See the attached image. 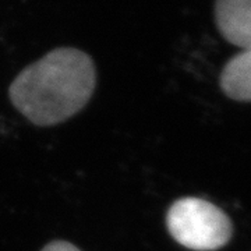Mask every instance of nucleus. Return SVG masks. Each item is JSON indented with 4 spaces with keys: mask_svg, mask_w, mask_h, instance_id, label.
<instances>
[{
    "mask_svg": "<svg viewBox=\"0 0 251 251\" xmlns=\"http://www.w3.org/2000/svg\"><path fill=\"white\" fill-rule=\"evenodd\" d=\"M95 82V66L88 54L59 48L18 74L10 85V99L34 125H57L88 103Z\"/></svg>",
    "mask_w": 251,
    "mask_h": 251,
    "instance_id": "nucleus-1",
    "label": "nucleus"
},
{
    "mask_svg": "<svg viewBox=\"0 0 251 251\" xmlns=\"http://www.w3.org/2000/svg\"><path fill=\"white\" fill-rule=\"evenodd\" d=\"M166 226L176 242L196 251L218 250L232 236L227 215L201 198L187 197L176 201L168 211Z\"/></svg>",
    "mask_w": 251,
    "mask_h": 251,
    "instance_id": "nucleus-2",
    "label": "nucleus"
},
{
    "mask_svg": "<svg viewBox=\"0 0 251 251\" xmlns=\"http://www.w3.org/2000/svg\"><path fill=\"white\" fill-rule=\"evenodd\" d=\"M216 25L224 38L242 48L251 49V0H216Z\"/></svg>",
    "mask_w": 251,
    "mask_h": 251,
    "instance_id": "nucleus-3",
    "label": "nucleus"
},
{
    "mask_svg": "<svg viewBox=\"0 0 251 251\" xmlns=\"http://www.w3.org/2000/svg\"><path fill=\"white\" fill-rule=\"evenodd\" d=\"M221 87L236 100H251V49L243 50L225 66Z\"/></svg>",
    "mask_w": 251,
    "mask_h": 251,
    "instance_id": "nucleus-4",
    "label": "nucleus"
},
{
    "mask_svg": "<svg viewBox=\"0 0 251 251\" xmlns=\"http://www.w3.org/2000/svg\"><path fill=\"white\" fill-rule=\"evenodd\" d=\"M42 251H80L72 243L67 242H53L49 243Z\"/></svg>",
    "mask_w": 251,
    "mask_h": 251,
    "instance_id": "nucleus-5",
    "label": "nucleus"
}]
</instances>
